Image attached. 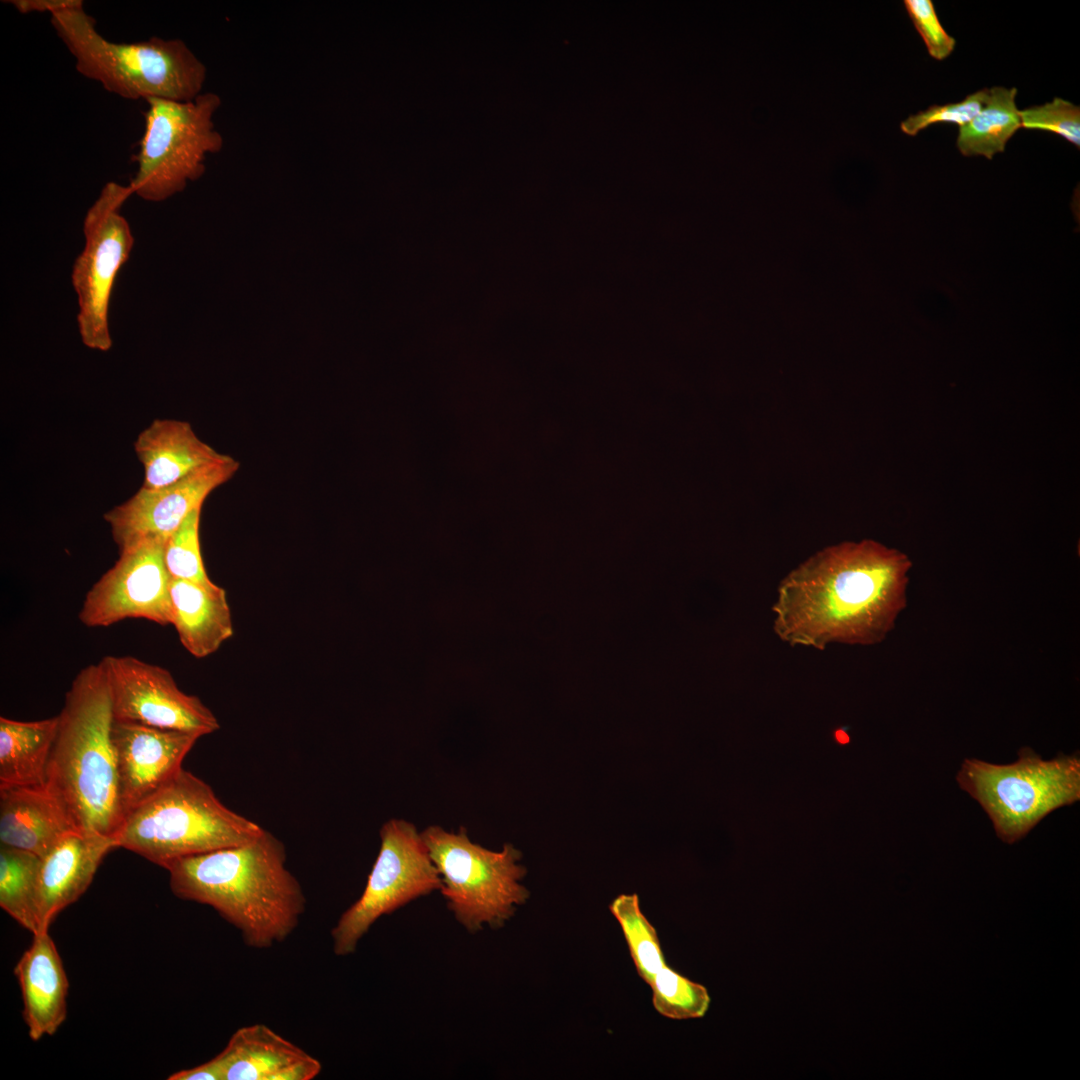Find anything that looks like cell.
Returning <instances> with one entry per match:
<instances>
[{"mask_svg":"<svg viewBox=\"0 0 1080 1080\" xmlns=\"http://www.w3.org/2000/svg\"><path fill=\"white\" fill-rule=\"evenodd\" d=\"M619 923L639 977L648 985L666 965L657 930L643 914L637 894H621L609 905Z\"/></svg>","mask_w":1080,"mask_h":1080,"instance_id":"obj_24","label":"cell"},{"mask_svg":"<svg viewBox=\"0 0 1080 1080\" xmlns=\"http://www.w3.org/2000/svg\"><path fill=\"white\" fill-rule=\"evenodd\" d=\"M381 846L360 898L331 929L336 956L355 952L361 938L383 915L441 889L442 880L416 827L390 819L380 830Z\"/></svg>","mask_w":1080,"mask_h":1080,"instance_id":"obj_10","label":"cell"},{"mask_svg":"<svg viewBox=\"0 0 1080 1080\" xmlns=\"http://www.w3.org/2000/svg\"><path fill=\"white\" fill-rule=\"evenodd\" d=\"M956 780L982 806L996 835L1011 844L1054 810L1079 801L1080 759L1059 754L1044 760L1023 747L1012 764L965 759Z\"/></svg>","mask_w":1080,"mask_h":1080,"instance_id":"obj_6","label":"cell"},{"mask_svg":"<svg viewBox=\"0 0 1080 1080\" xmlns=\"http://www.w3.org/2000/svg\"><path fill=\"white\" fill-rule=\"evenodd\" d=\"M146 103L144 132L133 158L137 170L128 185L133 195L161 202L198 179L207 156L222 150L224 140L213 121L221 98L202 92L191 101L153 98Z\"/></svg>","mask_w":1080,"mask_h":1080,"instance_id":"obj_8","label":"cell"},{"mask_svg":"<svg viewBox=\"0 0 1080 1080\" xmlns=\"http://www.w3.org/2000/svg\"><path fill=\"white\" fill-rule=\"evenodd\" d=\"M264 830L182 768L126 815L116 844L166 868L183 857L248 843Z\"/></svg>","mask_w":1080,"mask_h":1080,"instance_id":"obj_5","label":"cell"},{"mask_svg":"<svg viewBox=\"0 0 1080 1080\" xmlns=\"http://www.w3.org/2000/svg\"><path fill=\"white\" fill-rule=\"evenodd\" d=\"M75 831L65 806L46 784L0 787L1 845L41 858Z\"/></svg>","mask_w":1080,"mask_h":1080,"instance_id":"obj_17","label":"cell"},{"mask_svg":"<svg viewBox=\"0 0 1080 1080\" xmlns=\"http://www.w3.org/2000/svg\"><path fill=\"white\" fill-rule=\"evenodd\" d=\"M40 857L0 847V906L33 935L40 932L37 881Z\"/></svg>","mask_w":1080,"mask_h":1080,"instance_id":"obj_23","label":"cell"},{"mask_svg":"<svg viewBox=\"0 0 1080 1080\" xmlns=\"http://www.w3.org/2000/svg\"><path fill=\"white\" fill-rule=\"evenodd\" d=\"M239 463L230 456L156 489L141 487L104 514L119 552L147 540L166 542L207 496L227 482Z\"/></svg>","mask_w":1080,"mask_h":1080,"instance_id":"obj_13","label":"cell"},{"mask_svg":"<svg viewBox=\"0 0 1080 1080\" xmlns=\"http://www.w3.org/2000/svg\"><path fill=\"white\" fill-rule=\"evenodd\" d=\"M14 973L23 999V1017L32 1040L53 1035L66 1019L69 982L48 931L34 934Z\"/></svg>","mask_w":1080,"mask_h":1080,"instance_id":"obj_16","label":"cell"},{"mask_svg":"<svg viewBox=\"0 0 1080 1080\" xmlns=\"http://www.w3.org/2000/svg\"><path fill=\"white\" fill-rule=\"evenodd\" d=\"M442 880L441 892L456 920L469 932L499 928L529 898L521 884L526 868L512 844L491 851L473 843L466 829L447 832L430 826L421 833Z\"/></svg>","mask_w":1080,"mask_h":1080,"instance_id":"obj_7","label":"cell"},{"mask_svg":"<svg viewBox=\"0 0 1080 1080\" xmlns=\"http://www.w3.org/2000/svg\"><path fill=\"white\" fill-rule=\"evenodd\" d=\"M112 702L101 662L78 672L58 714L46 785L76 830L116 840L124 815L111 739Z\"/></svg>","mask_w":1080,"mask_h":1080,"instance_id":"obj_3","label":"cell"},{"mask_svg":"<svg viewBox=\"0 0 1080 1080\" xmlns=\"http://www.w3.org/2000/svg\"><path fill=\"white\" fill-rule=\"evenodd\" d=\"M308 1053L264 1024L239 1028L217 1054L225 1080H277Z\"/></svg>","mask_w":1080,"mask_h":1080,"instance_id":"obj_20","label":"cell"},{"mask_svg":"<svg viewBox=\"0 0 1080 1080\" xmlns=\"http://www.w3.org/2000/svg\"><path fill=\"white\" fill-rule=\"evenodd\" d=\"M202 507L192 511L164 544V562L171 579L211 582L200 549L199 524Z\"/></svg>","mask_w":1080,"mask_h":1080,"instance_id":"obj_26","label":"cell"},{"mask_svg":"<svg viewBox=\"0 0 1080 1080\" xmlns=\"http://www.w3.org/2000/svg\"><path fill=\"white\" fill-rule=\"evenodd\" d=\"M113 719L196 733L220 728L214 713L195 695L183 692L171 673L133 656H105Z\"/></svg>","mask_w":1080,"mask_h":1080,"instance_id":"obj_11","label":"cell"},{"mask_svg":"<svg viewBox=\"0 0 1080 1080\" xmlns=\"http://www.w3.org/2000/svg\"><path fill=\"white\" fill-rule=\"evenodd\" d=\"M134 450L144 470L142 487L148 489L174 484L228 456L202 441L188 422L174 419L154 420L139 433Z\"/></svg>","mask_w":1080,"mask_h":1080,"instance_id":"obj_18","label":"cell"},{"mask_svg":"<svg viewBox=\"0 0 1080 1080\" xmlns=\"http://www.w3.org/2000/svg\"><path fill=\"white\" fill-rule=\"evenodd\" d=\"M169 1080H225L224 1070L219 1057L202 1063L196 1067L184 1069L171 1074Z\"/></svg>","mask_w":1080,"mask_h":1080,"instance_id":"obj_30","label":"cell"},{"mask_svg":"<svg viewBox=\"0 0 1080 1080\" xmlns=\"http://www.w3.org/2000/svg\"><path fill=\"white\" fill-rule=\"evenodd\" d=\"M118 848L112 837L72 832L40 858L37 881L40 932L90 886L104 857ZM37 934V933H36Z\"/></svg>","mask_w":1080,"mask_h":1080,"instance_id":"obj_15","label":"cell"},{"mask_svg":"<svg viewBox=\"0 0 1080 1080\" xmlns=\"http://www.w3.org/2000/svg\"><path fill=\"white\" fill-rule=\"evenodd\" d=\"M171 624L196 658L216 652L233 635L226 591L213 583L171 579Z\"/></svg>","mask_w":1080,"mask_h":1080,"instance_id":"obj_19","label":"cell"},{"mask_svg":"<svg viewBox=\"0 0 1080 1080\" xmlns=\"http://www.w3.org/2000/svg\"><path fill=\"white\" fill-rule=\"evenodd\" d=\"M652 1004L662 1016L674 1020L703 1017L710 1005L707 989L665 965L651 984Z\"/></svg>","mask_w":1080,"mask_h":1080,"instance_id":"obj_25","label":"cell"},{"mask_svg":"<svg viewBox=\"0 0 1080 1080\" xmlns=\"http://www.w3.org/2000/svg\"><path fill=\"white\" fill-rule=\"evenodd\" d=\"M836 738L842 744H845L849 741V736L842 730H838L836 732Z\"/></svg>","mask_w":1080,"mask_h":1080,"instance_id":"obj_31","label":"cell"},{"mask_svg":"<svg viewBox=\"0 0 1080 1080\" xmlns=\"http://www.w3.org/2000/svg\"><path fill=\"white\" fill-rule=\"evenodd\" d=\"M1015 87L994 86L989 89L981 111L967 124L959 127L956 146L964 156H984L992 159L1005 151L1010 138L1021 128L1016 106Z\"/></svg>","mask_w":1080,"mask_h":1080,"instance_id":"obj_22","label":"cell"},{"mask_svg":"<svg viewBox=\"0 0 1080 1080\" xmlns=\"http://www.w3.org/2000/svg\"><path fill=\"white\" fill-rule=\"evenodd\" d=\"M912 563L872 539L827 546L788 572L771 607L773 631L790 646L882 642L907 604Z\"/></svg>","mask_w":1080,"mask_h":1080,"instance_id":"obj_1","label":"cell"},{"mask_svg":"<svg viewBox=\"0 0 1080 1080\" xmlns=\"http://www.w3.org/2000/svg\"><path fill=\"white\" fill-rule=\"evenodd\" d=\"M49 15L76 70L106 91L127 100L181 102L202 93L206 66L181 39L112 42L97 31L81 0H55Z\"/></svg>","mask_w":1080,"mask_h":1080,"instance_id":"obj_4","label":"cell"},{"mask_svg":"<svg viewBox=\"0 0 1080 1080\" xmlns=\"http://www.w3.org/2000/svg\"><path fill=\"white\" fill-rule=\"evenodd\" d=\"M989 94L985 88L968 95L964 100L945 105H933L915 115L907 117L900 124L904 134L915 136L923 129L936 123H952L959 127L970 122L984 107Z\"/></svg>","mask_w":1080,"mask_h":1080,"instance_id":"obj_28","label":"cell"},{"mask_svg":"<svg viewBox=\"0 0 1080 1080\" xmlns=\"http://www.w3.org/2000/svg\"><path fill=\"white\" fill-rule=\"evenodd\" d=\"M286 860L284 843L264 830L248 843L183 857L165 869L175 896L211 906L246 946L268 949L295 931L306 909Z\"/></svg>","mask_w":1080,"mask_h":1080,"instance_id":"obj_2","label":"cell"},{"mask_svg":"<svg viewBox=\"0 0 1080 1080\" xmlns=\"http://www.w3.org/2000/svg\"><path fill=\"white\" fill-rule=\"evenodd\" d=\"M199 738L196 733L113 719L111 739L124 819L182 769Z\"/></svg>","mask_w":1080,"mask_h":1080,"instance_id":"obj_14","label":"cell"},{"mask_svg":"<svg viewBox=\"0 0 1080 1080\" xmlns=\"http://www.w3.org/2000/svg\"><path fill=\"white\" fill-rule=\"evenodd\" d=\"M1021 127L1055 133L1080 147V108L1070 101L1054 98L1040 106L1019 111Z\"/></svg>","mask_w":1080,"mask_h":1080,"instance_id":"obj_27","label":"cell"},{"mask_svg":"<svg viewBox=\"0 0 1080 1080\" xmlns=\"http://www.w3.org/2000/svg\"><path fill=\"white\" fill-rule=\"evenodd\" d=\"M58 715L36 721L0 717V787L46 784Z\"/></svg>","mask_w":1080,"mask_h":1080,"instance_id":"obj_21","label":"cell"},{"mask_svg":"<svg viewBox=\"0 0 1080 1080\" xmlns=\"http://www.w3.org/2000/svg\"><path fill=\"white\" fill-rule=\"evenodd\" d=\"M132 195L129 185L107 182L83 220L85 242L74 261L71 282L77 296L81 341L92 350L106 352L112 347L108 320L111 295L134 246L121 210Z\"/></svg>","mask_w":1080,"mask_h":1080,"instance_id":"obj_9","label":"cell"},{"mask_svg":"<svg viewBox=\"0 0 1080 1080\" xmlns=\"http://www.w3.org/2000/svg\"><path fill=\"white\" fill-rule=\"evenodd\" d=\"M905 9L929 55L939 61L953 52L956 40L942 26L931 0H905Z\"/></svg>","mask_w":1080,"mask_h":1080,"instance_id":"obj_29","label":"cell"},{"mask_svg":"<svg viewBox=\"0 0 1080 1080\" xmlns=\"http://www.w3.org/2000/svg\"><path fill=\"white\" fill-rule=\"evenodd\" d=\"M164 542L147 540L120 551L119 559L85 595L79 619L108 627L128 618L171 624L170 581Z\"/></svg>","mask_w":1080,"mask_h":1080,"instance_id":"obj_12","label":"cell"}]
</instances>
